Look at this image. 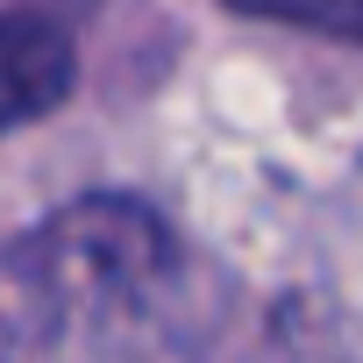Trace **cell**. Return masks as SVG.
<instances>
[{"mask_svg": "<svg viewBox=\"0 0 363 363\" xmlns=\"http://www.w3.org/2000/svg\"><path fill=\"white\" fill-rule=\"evenodd\" d=\"M171 271L178 250L150 207L86 200L0 264V328L22 342H50L72 320H100V313L135 320Z\"/></svg>", "mask_w": 363, "mask_h": 363, "instance_id": "obj_1", "label": "cell"}, {"mask_svg": "<svg viewBox=\"0 0 363 363\" xmlns=\"http://www.w3.org/2000/svg\"><path fill=\"white\" fill-rule=\"evenodd\" d=\"M264 22H285V29H306V36H342V43H363V0L356 8H250Z\"/></svg>", "mask_w": 363, "mask_h": 363, "instance_id": "obj_3", "label": "cell"}, {"mask_svg": "<svg viewBox=\"0 0 363 363\" xmlns=\"http://www.w3.org/2000/svg\"><path fill=\"white\" fill-rule=\"evenodd\" d=\"M79 79V50L65 36V22L36 15V8H8L0 15V128L43 121Z\"/></svg>", "mask_w": 363, "mask_h": 363, "instance_id": "obj_2", "label": "cell"}]
</instances>
